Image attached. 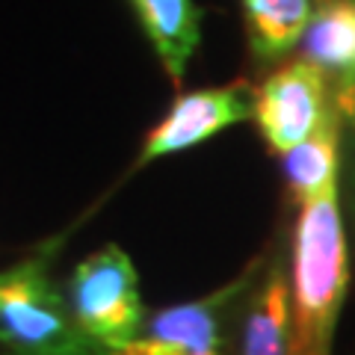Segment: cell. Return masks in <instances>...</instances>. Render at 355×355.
I'll use <instances>...</instances> for the list:
<instances>
[{"label": "cell", "mask_w": 355, "mask_h": 355, "mask_svg": "<svg viewBox=\"0 0 355 355\" xmlns=\"http://www.w3.org/2000/svg\"><path fill=\"white\" fill-rule=\"evenodd\" d=\"M65 299L77 329L98 355L125 352L148 320L139 293V272L119 246H104L77 263Z\"/></svg>", "instance_id": "3957f363"}, {"label": "cell", "mask_w": 355, "mask_h": 355, "mask_svg": "<svg viewBox=\"0 0 355 355\" xmlns=\"http://www.w3.org/2000/svg\"><path fill=\"white\" fill-rule=\"evenodd\" d=\"M335 110L340 113L343 121H349V125L355 128V77L338 83V89H335Z\"/></svg>", "instance_id": "7c38bea8"}, {"label": "cell", "mask_w": 355, "mask_h": 355, "mask_svg": "<svg viewBox=\"0 0 355 355\" xmlns=\"http://www.w3.org/2000/svg\"><path fill=\"white\" fill-rule=\"evenodd\" d=\"M0 349L6 355H98L77 329L69 299L53 284L44 254L0 272Z\"/></svg>", "instance_id": "7a4b0ae2"}, {"label": "cell", "mask_w": 355, "mask_h": 355, "mask_svg": "<svg viewBox=\"0 0 355 355\" xmlns=\"http://www.w3.org/2000/svg\"><path fill=\"white\" fill-rule=\"evenodd\" d=\"M340 128L343 119L329 107V113L320 121V128L311 137L296 146L293 151L282 154V169L287 181V196L291 202L305 207L317 202L320 196L338 190V175H340Z\"/></svg>", "instance_id": "ba28073f"}, {"label": "cell", "mask_w": 355, "mask_h": 355, "mask_svg": "<svg viewBox=\"0 0 355 355\" xmlns=\"http://www.w3.org/2000/svg\"><path fill=\"white\" fill-rule=\"evenodd\" d=\"M302 60L340 80L355 77V0H317L302 36Z\"/></svg>", "instance_id": "8fae6325"}, {"label": "cell", "mask_w": 355, "mask_h": 355, "mask_svg": "<svg viewBox=\"0 0 355 355\" xmlns=\"http://www.w3.org/2000/svg\"><path fill=\"white\" fill-rule=\"evenodd\" d=\"M252 113L254 98H249V89L243 83L193 89V92L178 95L169 113L151 128L146 142H142L137 166H148L151 160L202 146L225 128L252 119Z\"/></svg>", "instance_id": "8992f818"}, {"label": "cell", "mask_w": 355, "mask_h": 355, "mask_svg": "<svg viewBox=\"0 0 355 355\" xmlns=\"http://www.w3.org/2000/svg\"><path fill=\"white\" fill-rule=\"evenodd\" d=\"M252 57L261 65L287 57L314 18L317 0H240Z\"/></svg>", "instance_id": "30bf717a"}, {"label": "cell", "mask_w": 355, "mask_h": 355, "mask_svg": "<svg viewBox=\"0 0 355 355\" xmlns=\"http://www.w3.org/2000/svg\"><path fill=\"white\" fill-rule=\"evenodd\" d=\"M291 352V275L275 261L246 299L240 329V355Z\"/></svg>", "instance_id": "9c48e42d"}, {"label": "cell", "mask_w": 355, "mask_h": 355, "mask_svg": "<svg viewBox=\"0 0 355 355\" xmlns=\"http://www.w3.org/2000/svg\"><path fill=\"white\" fill-rule=\"evenodd\" d=\"M326 74L308 60L275 69L254 92V121L275 154L293 151L320 128L329 113Z\"/></svg>", "instance_id": "5b68a950"}, {"label": "cell", "mask_w": 355, "mask_h": 355, "mask_svg": "<svg viewBox=\"0 0 355 355\" xmlns=\"http://www.w3.org/2000/svg\"><path fill=\"white\" fill-rule=\"evenodd\" d=\"M130 6L169 80L181 86L202 42L205 9L196 0H130Z\"/></svg>", "instance_id": "52a82bcc"}, {"label": "cell", "mask_w": 355, "mask_h": 355, "mask_svg": "<svg viewBox=\"0 0 355 355\" xmlns=\"http://www.w3.org/2000/svg\"><path fill=\"white\" fill-rule=\"evenodd\" d=\"M349 287V252L340 193L331 190L299 210L291 240V352L331 355Z\"/></svg>", "instance_id": "6da1fadb"}, {"label": "cell", "mask_w": 355, "mask_h": 355, "mask_svg": "<svg viewBox=\"0 0 355 355\" xmlns=\"http://www.w3.org/2000/svg\"><path fill=\"white\" fill-rule=\"evenodd\" d=\"M254 275H258V263H252L234 282L202 299L154 311L139 338L119 355H225L222 320L237 299L252 291Z\"/></svg>", "instance_id": "277c9868"}]
</instances>
